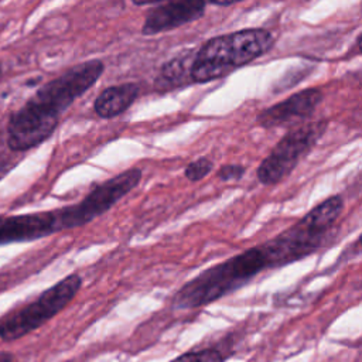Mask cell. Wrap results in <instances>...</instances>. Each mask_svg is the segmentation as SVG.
Masks as SVG:
<instances>
[{"label":"cell","instance_id":"obj_1","mask_svg":"<svg viewBox=\"0 0 362 362\" xmlns=\"http://www.w3.org/2000/svg\"><path fill=\"white\" fill-rule=\"evenodd\" d=\"M342 209L341 195L324 199L277 236L246 249L187 281L173 297V307L189 310L208 305L243 287L263 270L281 267L310 256L327 242Z\"/></svg>","mask_w":362,"mask_h":362},{"label":"cell","instance_id":"obj_2","mask_svg":"<svg viewBox=\"0 0 362 362\" xmlns=\"http://www.w3.org/2000/svg\"><path fill=\"white\" fill-rule=\"evenodd\" d=\"M100 59H89L68 68L41 85L8 119L7 146L11 151H27L44 143L57 130L61 115L103 74Z\"/></svg>","mask_w":362,"mask_h":362},{"label":"cell","instance_id":"obj_3","mask_svg":"<svg viewBox=\"0 0 362 362\" xmlns=\"http://www.w3.org/2000/svg\"><path fill=\"white\" fill-rule=\"evenodd\" d=\"M274 38L264 28H243L205 41L189 66L191 82L205 83L226 76L272 49Z\"/></svg>","mask_w":362,"mask_h":362},{"label":"cell","instance_id":"obj_4","mask_svg":"<svg viewBox=\"0 0 362 362\" xmlns=\"http://www.w3.org/2000/svg\"><path fill=\"white\" fill-rule=\"evenodd\" d=\"M81 286L79 274L72 273L64 277L42 291L34 301L3 318L0 321V338L4 342H13L38 329L75 298Z\"/></svg>","mask_w":362,"mask_h":362},{"label":"cell","instance_id":"obj_5","mask_svg":"<svg viewBox=\"0 0 362 362\" xmlns=\"http://www.w3.org/2000/svg\"><path fill=\"white\" fill-rule=\"evenodd\" d=\"M141 175L140 168L132 167L95 187L78 204L54 209L57 225L59 226L58 232L83 226L107 212L117 201L139 185Z\"/></svg>","mask_w":362,"mask_h":362},{"label":"cell","instance_id":"obj_6","mask_svg":"<svg viewBox=\"0 0 362 362\" xmlns=\"http://www.w3.org/2000/svg\"><path fill=\"white\" fill-rule=\"evenodd\" d=\"M328 127L327 120L301 123L283 136L269 156L259 164L256 175L260 184L273 185L291 174L300 160L307 156Z\"/></svg>","mask_w":362,"mask_h":362},{"label":"cell","instance_id":"obj_7","mask_svg":"<svg viewBox=\"0 0 362 362\" xmlns=\"http://www.w3.org/2000/svg\"><path fill=\"white\" fill-rule=\"evenodd\" d=\"M322 99L324 93L318 88H307L298 90L284 100L259 112L256 122L259 126L266 129L301 122L313 115Z\"/></svg>","mask_w":362,"mask_h":362},{"label":"cell","instance_id":"obj_8","mask_svg":"<svg viewBox=\"0 0 362 362\" xmlns=\"http://www.w3.org/2000/svg\"><path fill=\"white\" fill-rule=\"evenodd\" d=\"M58 232L54 209L0 216V246L31 242Z\"/></svg>","mask_w":362,"mask_h":362},{"label":"cell","instance_id":"obj_9","mask_svg":"<svg viewBox=\"0 0 362 362\" xmlns=\"http://www.w3.org/2000/svg\"><path fill=\"white\" fill-rule=\"evenodd\" d=\"M205 7L206 3L191 0L158 3L147 11L141 33L154 35L197 21L205 14Z\"/></svg>","mask_w":362,"mask_h":362},{"label":"cell","instance_id":"obj_10","mask_svg":"<svg viewBox=\"0 0 362 362\" xmlns=\"http://www.w3.org/2000/svg\"><path fill=\"white\" fill-rule=\"evenodd\" d=\"M139 92V86L133 82L109 86L98 95L93 103V109L102 119L116 117L134 103Z\"/></svg>","mask_w":362,"mask_h":362},{"label":"cell","instance_id":"obj_11","mask_svg":"<svg viewBox=\"0 0 362 362\" xmlns=\"http://www.w3.org/2000/svg\"><path fill=\"white\" fill-rule=\"evenodd\" d=\"M188 58L177 57L161 65L157 78L154 79V88L157 90H171L184 86L191 82Z\"/></svg>","mask_w":362,"mask_h":362},{"label":"cell","instance_id":"obj_12","mask_svg":"<svg viewBox=\"0 0 362 362\" xmlns=\"http://www.w3.org/2000/svg\"><path fill=\"white\" fill-rule=\"evenodd\" d=\"M225 358L222 354L215 348H206L201 351H191L185 352L171 362H223Z\"/></svg>","mask_w":362,"mask_h":362},{"label":"cell","instance_id":"obj_13","mask_svg":"<svg viewBox=\"0 0 362 362\" xmlns=\"http://www.w3.org/2000/svg\"><path fill=\"white\" fill-rule=\"evenodd\" d=\"M212 168H214V163L209 158L199 157V158L191 161L185 167L184 175L187 180L197 182V181H201L202 178H205L212 171Z\"/></svg>","mask_w":362,"mask_h":362},{"label":"cell","instance_id":"obj_14","mask_svg":"<svg viewBox=\"0 0 362 362\" xmlns=\"http://www.w3.org/2000/svg\"><path fill=\"white\" fill-rule=\"evenodd\" d=\"M246 173V168L240 164H225L222 165L216 177L221 181H239Z\"/></svg>","mask_w":362,"mask_h":362},{"label":"cell","instance_id":"obj_15","mask_svg":"<svg viewBox=\"0 0 362 362\" xmlns=\"http://www.w3.org/2000/svg\"><path fill=\"white\" fill-rule=\"evenodd\" d=\"M0 362H14L13 354L7 351H0Z\"/></svg>","mask_w":362,"mask_h":362},{"label":"cell","instance_id":"obj_16","mask_svg":"<svg viewBox=\"0 0 362 362\" xmlns=\"http://www.w3.org/2000/svg\"><path fill=\"white\" fill-rule=\"evenodd\" d=\"M236 1H212L209 4H214V6H218V7H229V6H233Z\"/></svg>","mask_w":362,"mask_h":362}]
</instances>
